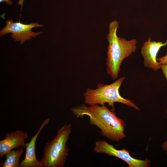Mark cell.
Masks as SVG:
<instances>
[{
    "label": "cell",
    "mask_w": 167,
    "mask_h": 167,
    "mask_svg": "<svg viewBox=\"0 0 167 167\" xmlns=\"http://www.w3.org/2000/svg\"><path fill=\"white\" fill-rule=\"evenodd\" d=\"M119 25L116 20L111 21L106 36L109 42L106 63L107 72L114 80L118 77L123 61L135 52L137 49L136 39L128 40L117 36Z\"/></svg>",
    "instance_id": "obj_2"
},
{
    "label": "cell",
    "mask_w": 167,
    "mask_h": 167,
    "mask_svg": "<svg viewBox=\"0 0 167 167\" xmlns=\"http://www.w3.org/2000/svg\"><path fill=\"white\" fill-rule=\"evenodd\" d=\"M167 45V40L164 43L152 41L151 38L148 37V40L143 43L140 51L144 66L156 71L160 69V63L156 60L157 54L161 48Z\"/></svg>",
    "instance_id": "obj_7"
},
{
    "label": "cell",
    "mask_w": 167,
    "mask_h": 167,
    "mask_svg": "<svg viewBox=\"0 0 167 167\" xmlns=\"http://www.w3.org/2000/svg\"><path fill=\"white\" fill-rule=\"evenodd\" d=\"M24 152V148L12 150L6 155V160L1 162V167H19V159Z\"/></svg>",
    "instance_id": "obj_10"
},
{
    "label": "cell",
    "mask_w": 167,
    "mask_h": 167,
    "mask_svg": "<svg viewBox=\"0 0 167 167\" xmlns=\"http://www.w3.org/2000/svg\"><path fill=\"white\" fill-rule=\"evenodd\" d=\"M163 149L166 152L167 155V141L164 142L162 145Z\"/></svg>",
    "instance_id": "obj_13"
},
{
    "label": "cell",
    "mask_w": 167,
    "mask_h": 167,
    "mask_svg": "<svg viewBox=\"0 0 167 167\" xmlns=\"http://www.w3.org/2000/svg\"><path fill=\"white\" fill-rule=\"evenodd\" d=\"M71 129V124H64L53 139L45 144L41 160L43 167H64L70 150L66 143Z\"/></svg>",
    "instance_id": "obj_3"
},
{
    "label": "cell",
    "mask_w": 167,
    "mask_h": 167,
    "mask_svg": "<svg viewBox=\"0 0 167 167\" xmlns=\"http://www.w3.org/2000/svg\"><path fill=\"white\" fill-rule=\"evenodd\" d=\"M28 135L21 130H18L5 135V138L0 141V157L2 158L7 153L14 148L19 147L25 148V139L28 138Z\"/></svg>",
    "instance_id": "obj_8"
},
{
    "label": "cell",
    "mask_w": 167,
    "mask_h": 167,
    "mask_svg": "<svg viewBox=\"0 0 167 167\" xmlns=\"http://www.w3.org/2000/svg\"><path fill=\"white\" fill-rule=\"evenodd\" d=\"M125 79V77H120L109 84L99 83L95 89L87 88L83 94L85 103L88 105H104L107 103L113 109L114 103L117 102L139 110V107L133 102L122 97L120 94L119 89Z\"/></svg>",
    "instance_id": "obj_4"
},
{
    "label": "cell",
    "mask_w": 167,
    "mask_h": 167,
    "mask_svg": "<svg viewBox=\"0 0 167 167\" xmlns=\"http://www.w3.org/2000/svg\"><path fill=\"white\" fill-rule=\"evenodd\" d=\"M94 151L98 153H104L109 156L116 157L125 162L129 167H148L151 162L146 159L143 160L132 157L129 152L125 149H116L114 146L104 140L96 141L93 148Z\"/></svg>",
    "instance_id": "obj_5"
},
{
    "label": "cell",
    "mask_w": 167,
    "mask_h": 167,
    "mask_svg": "<svg viewBox=\"0 0 167 167\" xmlns=\"http://www.w3.org/2000/svg\"><path fill=\"white\" fill-rule=\"evenodd\" d=\"M77 118L85 115L89 117V123L97 127L102 136L110 140L119 141L126 137L124 133L126 123L116 115L114 111L104 105L94 104L87 106L83 104L71 109Z\"/></svg>",
    "instance_id": "obj_1"
},
{
    "label": "cell",
    "mask_w": 167,
    "mask_h": 167,
    "mask_svg": "<svg viewBox=\"0 0 167 167\" xmlns=\"http://www.w3.org/2000/svg\"><path fill=\"white\" fill-rule=\"evenodd\" d=\"M160 68L162 70V73L165 76L167 82V63L164 64H160ZM166 113H167V109L166 110Z\"/></svg>",
    "instance_id": "obj_11"
},
{
    "label": "cell",
    "mask_w": 167,
    "mask_h": 167,
    "mask_svg": "<svg viewBox=\"0 0 167 167\" xmlns=\"http://www.w3.org/2000/svg\"><path fill=\"white\" fill-rule=\"evenodd\" d=\"M156 60L160 64L167 63V54L161 57L157 58Z\"/></svg>",
    "instance_id": "obj_12"
},
{
    "label": "cell",
    "mask_w": 167,
    "mask_h": 167,
    "mask_svg": "<svg viewBox=\"0 0 167 167\" xmlns=\"http://www.w3.org/2000/svg\"><path fill=\"white\" fill-rule=\"evenodd\" d=\"M49 119L45 120L40 126L36 133L26 143V153L24 159L20 163L19 167H43L41 161L37 160L36 154V143L37 138L43 128L49 124Z\"/></svg>",
    "instance_id": "obj_9"
},
{
    "label": "cell",
    "mask_w": 167,
    "mask_h": 167,
    "mask_svg": "<svg viewBox=\"0 0 167 167\" xmlns=\"http://www.w3.org/2000/svg\"><path fill=\"white\" fill-rule=\"evenodd\" d=\"M5 2L7 4L9 5H11L12 4V0H0V2Z\"/></svg>",
    "instance_id": "obj_14"
},
{
    "label": "cell",
    "mask_w": 167,
    "mask_h": 167,
    "mask_svg": "<svg viewBox=\"0 0 167 167\" xmlns=\"http://www.w3.org/2000/svg\"><path fill=\"white\" fill-rule=\"evenodd\" d=\"M6 23V26L0 32V36L11 33L12 38L15 41H20L21 44L25 41L30 40L32 37L35 38L43 33L42 32H35L32 31L33 28L43 26V25L39 24L37 23L26 24L20 21L13 22L12 19L7 20Z\"/></svg>",
    "instance_id": "obj_6"
}]
</instances>
